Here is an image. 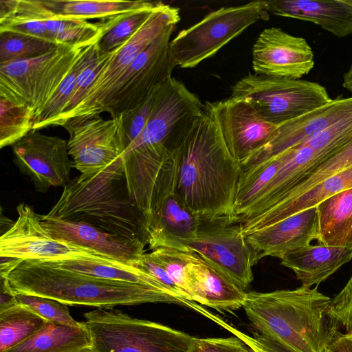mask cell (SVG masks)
<instances>
[{
  "mask_svg": "<svg viewBox=\"0 0 352 352\" xmlns=\"http://www.w3.org/2000/svg\"><path fill=\"white\" fill-rule=\"evenodd\" d=\"M4 280L13 295H34L66 305L111 309L118 305L182 301L157 287L99 278L23 261Z\"/></svg>",
  "mask_w": 352,
  "mask_h": 352,
  "instance_id": "obj_3",
  "label": "cell"
},
{
  "mask_svg": "<svg viewBox=\"0 0 352 352\" xmlns=\"http://www.w3.org/2000/svg\"><path fill=\"white\" fill-rule=\"evenodd\" d=\"M25 14L41 21L58 45H78L100 39L108 30L111 17L97 23L87 20H67L26 12Z\"/></svg>",
  "mask_w": 352,
  "mask_h": 352,
  "instance_id": "obj_29",
  "label": "cell"
},
{
  "mask_svg": "<svg viewBox=\"0 0 352 352\" xmlns=\"http://www.w3.org/2000/svg\"><path fill=\"white\" fill-rule=\"evenodd\" d=\"M47 321L29 308L16 303L0 311V352L28 339Z\"/></svg>",
  "mask_w": 352,
  "mask_h": 352,
  "instance_id": "obj_30",
  "label": "cell"
},
{
  "mask_svg": "<svg viewBox=\"0 0 352 352\" xmlns=\"http://www.w3.org/2000/svg\"><path fill=\"white\" fill-rule=\"evenodd\" d=\"M73 166L80 174H97L122 160L124 147L118 117L104 120L100 115L65 124Z\"/></svg>",
  "mask_w": 352,
  "mask_h": 352,
  "instance_id": "obj_13",
  "label": "cell"
},
{
  "mask_svg": "<svg viewBox=\"0 0 352 352\" xmlns=\"http://www.w3.org/2000/svg\"><path fill=\"white\" fill-rule=\"evenodd\" d=\"M12 152L14 164L30 177L36 191L64 188L69 182L74 166L67 140L33 130L12 146Z\"/></svg>",
  "mask_w": 352,
  "mask_h": 352,
  "instance_id": "obj_14",
  "label": "cell"
},
{
  "mask_svg": "<svg viewBox=\"0 0 352 352\" xmlns=\"http://www.w3.org/2000/svg\"><path fill=\"white\" fill-rule=\"evenodd\" d=\"M148 1L16 0L20 10L67 20L105 19L147 6Z\"/></svg>",
  "mask_w": 352,
  "mask_h": 352,
  "instance_id": "obj_23",
  "label": "cell"
},
{
  "mask_svg": "<svg viewBox=\"0 0 352 352\" xmlns=\"http://www.w3.org/2000/svg\"><path fill=\"white\" fill-rule=\"evenodd\" d=\"M88 352H96V351L94 350H93V351H88Z\"/></svg>",
  "mask_w": 352,
  "mask_h": 352,
  "instance_id": "obj_49",
  "label": "cell"
},
{
  "mask_svg": "<svg viewBox=\"0 0 352 352\" xmlns=\"http://www.w3.org/2000/svg\"><path fill=\"white\" fill-rule=\"evenodd\" d=\"M180 250L199 255L243 289L252 281V267L261 258L247 241L241 223L228 218H201L196 235Z\"/></svg>",
  "mask_w": 352,
  "mask_h": 352,
  "instance_id": "obj_10",
  "label": "cell"
},
{
  "mask_svg": "<svg viewBox=\"0 0 352 352\" xmlns=\"http://www.w3.org/2000/svg\"><path fill=\"white\" fill-rule=\"evenodd\" d=\"M188 268L189 295L192 301L218 311L243 307L246 292L217 267L193 252Z\"/></svg>",
  "mask_w": 352,
  "mask_h": 352,
  "instance_id": "obj_20",
  "label": "cell"
},
{
  "mask_svg": "<svg viewBox=\"0 0 352 352\" xmlns=\"http://www.w3.org/2000/svg\"><path fill=\"white\" fill-rule=\"evenodd\" d=\"M206 109L173 151L174 194L201 218L235 221L241 165L229 151L212 112Z\"/></svg>",
  "mask_w": 352,
  "mask_h": 352,
  "instance_id": "obj_1",
  "label": "cell"
},
{
  "mask_svg": "<svg viewBox=\"0 0 352 352\" xmlns=\"http://www.w3.org/2000/svg\"><path fill=\"white\" fill-rule=\"evenodd\" d=\"M34 119L26 107L0 97V148L13 146L33 131Z\"/></svg>",
  "mask_w": 352,
  "mask_h": 352,
  "instance_id": "obj_34",
  "label": "cell"
},
{
  "mask_svg": "<svg viewBox=\"0 0 352 352\" xmlns=\"http://www.w3.org/2000/svg\"><path fill=\"white\" fill-rule=\"evenodd\" d=\"M84 317L96 352H191L195 337L120 310L97 308Z\"/></svg>",
  "mask_w": 352,
  "mask_h": 352,
  "instance_id": "obj_5",
  "label": "cell"
},
{
  "mask_svg": "<svg viewBox=\"0 0 352 352\" xmlns=\"http://www.w3.org/2000/svg\"><path fill=\"white\" fill-rule=\"evenodd\" d=\"M92 340L84 322L72 326L47 321L35 334L5 352H88Z\"/></svg>",
  "mask_w": 352,
  "mask_h": 352,
  "instance_id": "obj_26",
  "label": "cell"
},
{
  "mask_svg": "<svg viewBox=\"0 0 352 352\" xmlns=\"http://www.w3.org/2000/svg\"><path fill=\"white\" fill-rule=\"evenodd\" d=\"M17 303L13 295L7 287L4 280L1 278L0 311Z\"/></svg>",
  "mask_w": 352,
  "mask_h": 352,
  "instance_id": "obj_44",
  "label": "cell"
},
{
  "mask_svg": "<svg viewBox=\"0 0 352 352\" xmlns=\"http://www.w3.org/2000/svg\"><path fill=\"white\" fill-rule=\"evenodd\" d=\"M100 39L60 45L43 56L0 63V97L26 107L35 118L82 52Z\"/></svg>",
  "mask_w": 352,
  "mask_h": 352,
  "instance_id": "obj_6",
  "label": "cell"
},
{
  "mask_svg": "<svg viewBox=\"0 0 352 352\" xmlns=\"http://www.w3.org/2000/svg\"><path fill=\"white\" fill-rule=\"evenodd\" d=\"M324 352H352V337L340 333L329 343Z\"/></svg>",
  "mask_w": 352,
  "mask_h": 352,
  "instance_id": "obj_43",
  "label": "cell"
},
{
  "mask_svg": "<svg viewBox=\"0 0 352 352\" xmlns=\"http://www.w3.org/2000/svg\"><path fill=\"white\" fill-rule=\"evenodd\" d=\"M14 296L17 303L29 308L47 321L72 326L82 324L70 315L67 305L57 300L34 295L16 294Z\"/></svg>",
  "mask_w": 352,
  "mask_h": 352,
  "instance_id": "obj_37",
  "label": "cell"
},
{
  "mask_svg": "<svg viewBox=\"0 0 352 352\" xmlns=\"http://www.w3.org/2000/svg\"><path fill=\"white\" fill-rule=\"evenodd\" d=\"M174 30L162 34L135 59L116 83L104 112L115 118L146 101L177 66L170 51Z\"/></svg>",
  "mask_w": 352,
  "mask_h": 352,
  "instance_id": "obj_11",
  "label": "cell"
},
{
  "mask_svg": "<svg viewBox=\"0 0 352 352\" xmlns=\"http://www.w3.org/2000/svg\"><path fill=\"white\" fill-rule=\"evenodd\" d=\"M316 208L318 243L352 247V188L327 198Z\"/></svg>",
  "mask_w": 352,
  "mask_h": 352,
  "instance_id": "obj_27",
  "label": "cell"
},
{
  "mask_svg": "<svg viewBox=\"0 0 352 352\" xmlns=\"http://www.w3.org/2000/svg\"><path fill=\"white\" fill-rule=\"evenodd\" d=\"M350 167H352V139L340 151L307 173L271 208L293 200L321 182Z\"/></svg>",
  "mask_w": 352,
  "mask_h": 352,
  "instance_id": "obj_33",
  "label": "cell"
},
{
  "mask_svg": "<svg viewBox=\"0 0 352 352\" xmlns=\"http://www.w3.org/2000/svg\"><path fill=\"white\" fill-rule=\"evenodd\" d=\"M342 86L348 91L352 92V65L343 76Z\"/></svg>",
  "mask_w": 352,
  "mask_h": 352,
  "instance_id": "obj_46",
  "label": "cell"
},
{
  "mask_svg": "<svg viewBox=\"0 0 352 352\" xmlns=\"http://www.w3.org/2000/svg\"><path fill=\"white\" fill-rule=\"evenodd\" d=\"M244 343L238 338H207L193 340L191 352H243Z\"/></svg>",
  "mask_w": 352,
  "mask_h": 352,
  "instance_id": "obj_42",
  "label": "cell"
},
{
  "mask_svg": "<svg viewBox=\"0 0 352 352\" xmlns=\"http://www.w3.org/2000/svg\"><path fill=\"white\" fill-rule=\"evenodd\" d=\"M153 94L139 106L116 116L119 118L120 134L125 150L140 137L144 130L152 107Z\"/></svg>",
  "mask_w": 352,
  "mask_h": 352,
  "instance_id": "obj_39",
  "label": "cell"
},
{
  "mask_svg": "<svg viewBox=\"0 0 352 352\" xmlns=\"http://www.w3.org/2000/svg\"><path fill=\"white\" fill-rule=\"evenodd\" d=\"M161 1L112 16L111 25L98 41L102 52H111L127 42L143 25Z\"/></svg>",
  "mask_w": 352,
  "mask_h": 352,
  "instance_id": "obj_32",
  "label": "cell"
},
{
  "mask_svg": "<svg viewBox=\"0 0 352 352\" xmlns=\"http://www.w3.org/2000/svg\"><path fill=\"white\" fill-rule=\"evenodd\" d=\"M244 343V342H243ZM243 352H256L251 347L244 343Z\"/></svg>",
  "mask_w": 352,
  "mask_h": 352,
  "instance_id": "obj_47",
  "label": "cell"
},
{
  "mask_svg": "<svg viewBox=\"0 0 352 352\" xmlns=\"http://www.w3.org/2000/svg\"><path fill=\"white\" fill-rule=\"evenodd\" d=\"M201 219L174 193L168 195L146 222L149 248L180 250L184 243L196 235Z\"/></svg>",
  "mask_w": 352,
  "mask_h": 352,
  "instance_id": "obj_21",
  "label": "cell"
},
{
  "mask_svg": "<svg viewBox=\"0 0 352 352\" xmlns=\"http://www.w3.org/2000/svg\"><path fill=\"white\" fill-rule=\"evenodd\" d=\"M329 314L352 337V275L341 291L331 298Z\"/></svg>",
  "mask_w": 352,
  "mask_h": 352,
  "instance_id": "obj_41",
  "label": "cell"
},
{
  "mask_svg": "<svg viewBox=\"0 0 352 352\" xmlns=\"http://www.w3.org/2000/svg\"><path fill=\"white\" fill-rule=\"evenodd\" d=\"M47 215L148 245L145 219L129 197L122 160L97 174L70 180Z\"/></svg>",
  "mask_w": 352,
  "mask_h": 352,
  "instance_id": "obj_4",
  "label": "cell"
},
{
  "mask_svg": "<svg viewBox=\"0 0 352 352\" xmlns=\"http://www.w3.org/2000/svg\"><path fill=\"white\" fill-rule=\"evenodd\" d=\"M351 188L352 167L326 179L293 200L275 206L241 223L242 232L245 236L250 234L300 211L315 207L327 198Z\"/></svg>",
  "mask_w": 352,
  "mask_h": 352,
  "instance_id": "obj_25",
  "label": "cell"
},
{
  "mask_svg": "<svg viewBox=\"0 0 352 352\" xmlns=\"http://www.w3.org/2000/svg\"><path fill=\"white\" fill-rule=\"evenodd\" d=\"M179 21V8L161 2L139 30L114 50L82 100L60 126L81 122L104 112L116 83L138 56L160 35L174 30Z\"/></svg>",
  "mask_w": 352,
  "mask_h": 352,
  "instance_id": "obj_9",
  "label": "cell"
},
{
  "mask_svg": "<svg viewBox=\"0 0 352 352\" xmlns=\"http://www.w3.org/2000/svg\"><path fill=\"white\" fill-rule=\"evenodd\" d=\"M314 66V52L306 40L278 28L263 30L252 47V68L257 74L299 79Z\"/></svg>",
  "mask_w": 352,
  "mask_h": 352,
  "instance_id": "obj_16",
  "label": "cell"
},
{
  "mask_svg": "<svg viewBox=\"0 0 352 352\" xmlns=\"http://www.w3.org/2000/svg\"><path fill=\"white\" fill-rule=\"evenodd\" d=\"M113 52H102L98 49L91 62L79 74L69 102L53 125L60 126L64 119L80 103L91 87L98 73Z\"/></svg>",
  "mask_w": 352,
  "mask_h": 352,
  "instance_id": "obj_38",
  "label": "cell"
},
{
  "mask_svg": "<svg viewBox=\"0 0 352 352\" xmlns=\"http://www.w3.org/2000/svg\"><path fill=\"white\" fill-rule=\"evenodd\" d=\"M331 298L314 288L246 292L243 308L253 326L292 352H324L341 333L328 308Z\"/></svg>",
  "mask_w": 352,
  "mask_h": 352,
  "instance_id": "obj_2",
  "label": "cell"
},
{
  "mask_svg": "<svg viewBox=\"0 0 352 352\" xmlns=\"http://www.w3.org/2000/svg\"><path fill=\"white\" fill-rule=\"evenodd\" d=\"M206 318L228 330L256 352H292L283 345L260 333H254L252 336H249L211 312L208 314Z\"/></svg>",
  "mask_w": 352,
  "mask_h": 352,
  "instance_id": "obj_40",
  "label": "cell"
},
{
  "mask_svg": "<svg viewBox=\"0 0 352 352\" xmlns=\"http://www.w3.org/2000/svg\"><path fill=\"white\" fill-rule=\"evenodd\" d=\"M352 259V247L309 245L293 251L280 264L291 269L303 286H318Z\"/></svg>",
  "mask_w": 352,
  "mask_h": 352,
  "instance_id": "obj_24",
  "label": "cell"
},
{
  "mask_svg": "<svg viewBox=\"0 0 352 352\" xmlns=\"http://www.w3.org/2000/svg\"><path fill=\"white\" fill-rule=\"evenodd\" d=\"M206 104L229 151L239 164L264 146L277 129L242 100L230 97Z\"/></svg>",
  "mask_w": 352,
  "mask_h": 352,
  "instance_id": "obj_15",
  "label": "cell"
},
{
  "mask_svg": "<svg viewBox=\"0 0 352 352\" xmlns=\"http://www.w3.org/2000/svg\"><path fill=\"white\" fill-rule=\"evenodd\" d=\"M0 276L1 278H6L10 273L14 270L23 260L8 256H0Z\"/></svg>",
  "mask_w": 352,
  "mask_h": 352,
  "instance_id": "obj_45",
  "label": "cell"
},
{
  "mask_svg": "<svg viewBox=\"0 0 352 352\" xmlns=\"http://www.w3.org/2000/svg\"><path fill=\"white\" fill-rule=\"evenodd\" d=\"M264 9L277 16L311 22L340 38L352 34V7L344 0L264 1Z\"/></svg>",
  "mask_w": 352,
  "mask_h": 352,
  "instance_id": "obj_22",
  "label": "cell"
},
{
  "mask_svg": "<svg viewBox=\"0 0 352 352\" xmlns=\"http://www.w3.org/2000/svg\"><path fill=\"white\" fill-rule=\"evenodd\" d=\"M148 254L164 268L182 292L192 301L189 295L188 276L190 252L169 248H158Z\"/></svg>",
  "mask_w": 352,
  "mask_h": 352,
  "instance_id": "obj_36",
  "label": "cell"
},
{
  "mask_svg": "<svg viewBox=\"0 0 352 352\" xmlns=\"http://www.w3.org/2000/svg\"><path fill=\"white\" fill-rule=\"evenodd\" d=\"M98 43L90 45L82 52L53 96L34 118L33 130L53 125L63 113L72 98L79 74L98 51Z\"/></svg>",
  "mask_w": 352,
  "mask_h": 352,
  "instance_id": "obj_31",
  "label": "cell"
},
{
  "mask_svg": "<svg viewBox=\"0 0 352 352\" xmlns=\"http://www.w3.org/2000/svg\"><path fill=\"white\" fill-rule=\"evenodd\" d=\"M351 7H352V0H344Z\"/></svg>",
  "mask_w": 352,
  "mask_h": 352,
  "instance_id": "obj_48",
  "label": "cell"
},
{
  "mask_svg": "<svg viewBox=\"0 0 352 352\" xmlns=\"http://www.w3.org/2000/svg\"><path fill=\"white\" fill-rule=\"evenodd\" d=\"M60 45L13 32H0V63L43 56Z\"/></svg>",
  "mask_w": 352,
  "mask_h": 352,
  "instance_id": "obj_35",
  "label": "cell"
},
{
  "mask_svg": "<svg viewBox=\"0 0 352 352\" xmlns=\"http://www.w3.org/2000/svg\"><path fill=\"white\" fill-rule=\"evenodd\" d=\"M351 113L352 97L338 98L278 125L268 142L240 164L241 168L278 158Z\"/></svg>",
  "mask_w": 352,
  "mask_h": 352,
  "instance_id": "obj_17",
  "label": "cell"
},
{
  "mask_svg": "<svg viewBox=\"0 0 352 352\" xmlns=\"http://www.w3.org/2000/svg\"><path fill=\"white\" fill-rule=\"evenodd\" d=\"M230 97L249 103L263 118L277 126L332 100L318 83L255 73L238 80Z\"/></svg>",
  "mask_w": 352,
  "mask_h": 352,
  "instance_id": "obj_7",
  "label": "cell"
},
{
  "mask_svg": "<svg viewBox=\"0 0 352 352\" xmlns=\"http://www.w3.org/2000/svg\"><path fill=\"white\" fill-rule=\"evenodd\" d=\"M36 261L54 268L102 279L152 286L168 292L155 278L136 266L109 258L102 257L78 258ZM182 302L186 306L183 301Z\"/></svg>",
  "mask_w": 352,
  "mask_h": 352,
  "instance_id": "obj_28",
  "label": "cell"
},
{
  "mask_svg": "<svg viewBox=\"0 0 352 352\" xmlns=\"http://www.w3.org/2000/svg\"><path fill=\"white\" fill-rule=\"evenodd\" d=\"M318 235L317 208L300 211L245 236L260 254L282 258L286 254L310 245Z\"/></svg>",
  "mask_w": 352,
  "mask_h": 352,
  "instance_id": "obj_19",
  "label": "cell"
},
{
  "mask_svg": "<svg viewBox=\"0 0 352 352\" xmlns=\"http://www.w3.org/2000/svg\"><path fill=\"white\" fill-rule=\"evenodd\" d=\"M16 210V221L0 237V256L23 261L104 258L88 249L52 237L42 226L40 214L29 205L21 202Z\"/></svg>",
  "mask_w": 352,
  "mask_h": 352,
  "instance_id": "obj_12",
  "label": "cell"
},
{
  "mask_svg": "<svg viewBox=\"0 0 352 352\" xmlns=\"http://www.w3.org/2000/svg\"><path fill=\"white\" fill-rule=\"evenodd\" d=\"M264 1L223 7L180 31L170 42L171 55L181 68H193L213 56L231 40L260 19L267 20Z\"/></svg>",
  "mask_w": 352,
  "mask_h": 352,
  "instance_id": "obj_8",
  "label": "cell"
},
{
  "mask_svg": "<svg viewBox=\"0 0 352 352\" xmlns=\"http://www.w3.org/2000/svg\"><path fill=\"white\" fill-rule=\"evenodd\" d=\"M43 228L54 239L91 250L99 255L135 265L145 253L142 241L104 232L84 222L52 218L40 214Z\"/></svg>",
  "mask_w": 352,
  "mask_h": 352,
  "instance_id": "obj_18",
  "label": "cell"
}]
</instances>
